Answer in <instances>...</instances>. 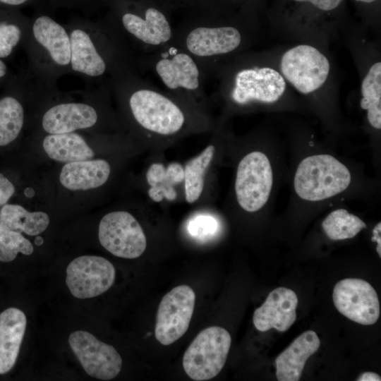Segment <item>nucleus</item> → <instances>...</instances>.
<instances>
[{
    "mask_svg": "<svg viewBox=\"0 0 381 381\" xmlns=\"http://www.w3.org/2000/svg\"><path fill=\"white\" fill-rule=\"evenodd\" d=\"M109 87L139 129L164 137L186 129L188 107L193 106L160 90L142 78L136 68L112 78Z\"/></svg>",
    "mask_w": 381,
    "mask_h": 381,
    "instance_id": "nucleus-1",
    "label": "nucleus"
},
{
    "mask_svg": "<svg viewBox=\"0 0 381 381\" xmlns=\"http://www.w3.org/2000/svg\"><path fill=\"white\" fill-rule=\"evenodd\" d=\"M65 27L71 41L70 73L88 86L109 85L114 76L137 68L134 55L110 23L74 22Z\"/></svg>",
    "mask_w": 381,
    "mask_h": 381,
    "instance_id": "nucleus-2",
    "label": "nucleus"
},
{
    "mask_svg": "<svg viewBox=\"0 0 381 381\" xmlns=\"http://www.w3.org/2000/svg\"><path fill=\"white\" fill-rule=\"evenodd\" d=\"M23 47L28 61L25 73L44 87L56 88L58 79L70 73L68 32L50 16L40 15L30 22Z\"/></svg>",
    "mask_w": 381,
    "mask_h": 381,
    "instance_id": "nucleus-3",
    "label": "nucleus"
},
{
    "mask_svg": "<svg viewBox=\"0 0 381 381\" xmlns=\"http://www.w3.org/2000/svg\"><path fill=\"white\" fill-rule=\"evenodd\" d=\"M137 69L150 70L166 91L195 107L206 101L205 84L207 78L197 61L172 42L155 51L135 58Z\"/></svg>",
    "mask_w": 381,
    "mask_h": 381,
    "instance_id": "nucleus-4",
    "label": "nucleus"
},
{
    "mask_svg": "<svg viewBox=\"0 0 381 381\" xmlns=\"http://www.w3.org/2000/svg\"><path fill=\"white\" fill-rule=\"evenodd\" d=\"M172 42L197 61L208 80L217 61L240 47L243 35L234 26L202 21L175 29Z\"/></svg>",
    "mask_w": 381,
    "mask_h": 381,
    "instance_id": "nucleus-5",
    "label": "nucleus"
},
{
    "mask_svg": "<svg viewBox=\"0 0 381 381\" xmlns=\"http://www.w3.org/2000/svg\"><path fill=\"white\" fill-rule=\"evenodd\" d=\"M135 56L155 52L170 44L174 28L166 14L154 6L143 13L125 11L118 21L109 23ZM140 54V55H141Z\"/></svg>",
    "mask_w": 381,
    "mask_h": 381,
    "instance_id": "nucleus-6",
    "label": "nucleus"
},
{
    "mask_svg": "<svg viewBox=\"0 0 381 381\" xmlns=\"http://www.w3.org/2000/svg\"><path fill=\"white\" fill-rule=\"evenodd\" d=\"M350 182V172L342 163L331 155H318L301 161L294 184L301 198L319 201L344 191Z\"/></svg>",
    "mask_w": 381,
    "mask_h": 381,
    "instance_id": "nucleus-7",
    "label": "nucleus"
},
{
    "mask_svg": "<svg viewBox=\"0 0 381 381\" xmlns=\"http://www.w3.org/2000/svg\"><path fill=\"white\" fill-rule=\"evenodd\" d=\"M229 332L218 326L200 332L186 350L183 367L188 376L195 381L216 377L223 368L231 347Z\"/></svg>",
    "mask_w": 381,
    "mask_h": 381,
    "instance_id": "nucleus-8",
    "label": "nucleus"
},
{
    "mask_svg": "<svg viewBox=\"0 0 381 381\" xmlns=\"http://www.w3.org/2000/svg\"><path fill=\"white\" fill-rule=\"evenodd\" d=\"M272 186V171L267 157L255 151L246 155L239 162L235 192L242 209L254 212L267 202Z\"/></svg>",
    "mask_w": 381,
    "mask_h": 381,
    "instance_id": "nucleus-9",
    "label": "nucleus"
},
{
    "mask_svg": "<svg viewBox=\"0 0 381 381\" xmlns=\"http://www.w3.org/2000/svg\"><path fill=\"white\" fill-rule=\"evenodd\" d=\"M100 244L112 255L126 259L140 257L145 250L147 239L138 220L126 211L106 214L98 228Z\"/></svg>",
    "mask_w": 381,
    "mask_h": 381,
    "instance_id": "nucleus-10",
    "label": "nucleus"
},
{
    "mask_svg": "<svg viewBox=\"0 0 381 381\" xmlns=\"http://www.w3.org/2000/svg\"><path fill=\"white\" fill-rule=\"evenodd\" d=\"M195 303V294L188 285L174 287L161 300L157 313L155 334L163 345H170L188 330Z\"/></svg>",
    "mask_w": 381,
    "mask_h": 381,
    "instance_id": "nucleus-11",
    "label": "nucleus"
},
{
    "mask_svg": "<svg viewBox=\"0 0 381 381\" xmlns=\"http://www.w3.org/2000/svg\"><path fill=\"white\" fill-rule=\"evenodd\" d=\"M281 69L284 76L299 92L308 94L318 90L326 81L329 63L316 48L301 44L283 55Z\"/></svg>",
    "mask_w": 381,
    "mask_h": 381,
    "instance_id": "nucleus-12",
    "label": "nucleus"
},
{
    "mask_svg": "<svg viewBox=\"0 0 381 381\" xmlns=\"http://www.w3.org/2000/svg\"><path fill=\"white\" fill-rule=\"evenodd\" d=\"M66 284L71 294L80 299L102 294L113 285L116 270L107 259L97 255H82L66 268Z\"/></svg>",
    "mask_w": 381,
    "mask_h": 381,
    "instance_id": "nucleus-13",
    "label": "nucleus"
},
{
    "mask_svg": "<svg viewBox=\"0 0 381 381\" xmlns=\"http://www.w3.org/2000/svg\"><path fill=\"white\" fill-rule=\"evenodd\" d=\"M332 298L337 310L355 322L371 325L380 317L377 294L363 279L346 278L339 281L334 287Z\"/></svg>",
    "mask_w": 381,
    "mask_h": 381,
    "instance_id": "nucleus-14",
    "label": "nucleus"
},
{
    "mask_svg": "<svg viewBox=\"0 0 381 381\" xmlns=\"http://www.w3.org/2000/svg\"><path fill=\"white\" fill-rule=\"evenodd\" d=\"M69 345L90 376L102 380L116 377L122 368V358L111 345L99 341L91 333L78 330L68 337Z\"/></svg>",
    "mask_w": 381,
    "mask_h": 381,
    "instance_id": "nucleus-15",
    "label": "nucleus"
},
{
    "mask_svg": "<svg viewBox=\"0 0 381 381\" xmlns=\"http://www.w3.org/2000/svg\"><path fill=\"white\" fill-rule=\"evenodd\" d=\"M286 83L277 71L268 68H245L237 71L230 87L229 96L241 105L253 101L274 102L283 95Z\"/></svg>",
    "mask_w": 381,
    "mask_h": 381,
    "instance_id": "nucleus-16",
    "label": "nucleus"
},
{
    "mask_svg": "<svg viewBox=\"0 0 381 381\" xmlns=\"http://www.w3.org/2000/svg\"><path fill=\"white\" fill-rule=\"evenodd\" d=\"M98 86H95L89 102L65 100L48 107L41 118L43 131L48 134L68 133L96 126L100 118L99 110L90 101Z\"/></svg>",
    "mask_w": 381,
    "mask_h": 381,
    "instance_id": "nucleus-17",
    "label": "nucleus"
},
{
    "mask_svg": "<svg viewBox=\"0 0 381 381\" xmlns=\"http://www.w3.org/2000/svg\"><path fill=\"white\" fill-rule=\"evenodd\" d=\"M298 299L296 294L286 287L272 290L265 301L253 313L255 328L266 332L274 328L279 332L287 331L296 320Z\"/></svg>",
    "mask_w": 381,
    "mask_h": 381,
    "instance_id": "nucleus-18",
    "label": "nucleus"
},
{
    "mask_svg": "<svg viewBox=\"0 0 381 381\" xmlns=\"http://www.w3.org/2000/svg\"><path fill=\"white\" fill-rule=\"evenodd\" d=\"M320 346V341L315 332L308 330L299 335L275 360L277 380H299L306 361Z\"/></svg>",
    "mask_w": 381,
    "mask_h": 381,
    "instance_id": "nucleus-19",
    "label": "nucleus"
},
{
    "mask_svg": "<svg viewBox=\"0 0 381 381\" xmlns=\"http://www.w3.org/2000/svg\"><path fill=\"white\" fill-rule=\"evenodd\" d=\"M25 313L9 308L0 314V374L8 373L16 363L25 334Z\"/></svg>",
    "mask_w": 381,
    "mask_h": 381,
    "instance_id": "nucleus-20",
    "label": "nucleus"
},
{
    "mask_svg": "<svg viewBox=\"0 0 381 381\" xmlns=\"http://www.w3.org/2000/svg\"><path fill=\"white\" fill-rule=\"evenodd\" d=\"M111 173V167L103 159H87L66 163L62 168L59 181L71 190H85L104 185Z\"/></svg>",
    "mask_w": 381,
    "mask_h": 381,
    "instance_id": "nucleus-21",
    "label": "nucleus"
},
{
    "mask_svg": "<svg viewBox=\"0 0 381 381\" xmlns=\"http://www.w3.org/2000/svg\"><path fill=\"white\" fill-rule=\"evenodd\" d=\"M47 156L60 162H73L92 159L95 153L84 138L75 132L48 134L42 141Z\"/></svg>",
    "mask_w": 381,
    "mask_h": 381,
    "instance_id": "nucleus-22",
    "label": "nucleus"
},
{
    "mask_svg": "<svg viewBox=\"0 0 381 381\" xmlns=\"http://www.w3.org/2000/svg\"><path fill=\"white\" fill-rule=\"evenodd\" d=\"M146 179L150 186L148 195L153 201L174 200L177 197L174 186L183 181L184 169L177 162L170 163L167 167L153 163L147 171Z\"/></svg>",
    "mask_w": 381,
    "mask_h": 381,
    "instance_id": "nucleus-23",
    "label": "nucleus"
},
{
    "mask_svg": "<svg viewBox=\"0 0 381 381\" xmlns=\"http://www.w3.org/2000/svg\"><path fill=\"white\" fill-rule=\"evenodd\" d=\"M0 223L10 230L37 236L48 227L49 217L44 212H29L21 205L7 204L1 210Z\"/></svg>",
    "mask_w": 381,
    "mask_h": 381,
    "instance_id": "nucleus-24",
    "label": "nucleus"
},
{
    "mask_svg": "<svg viewBox=\"0 0 381 381\" xmlns=\"http://www.w3.org/2000/svg\"><path fill=\"white\" fill-rule=\"evenodd\" d=\"M215 147H206L202 152L191 159L184 169V189L186 201L191 204L200 197L204 187V176L213 159Z\"/></svg>",
    "mask_w": 381,
    "mask_h": 381,
    "instance_id": "nucleus-25",
    "label": "nucleus"
},
{
    "mask_svg": "<svg viewBox=\"0 0 381 381\" xmlns=\"http://www.w3.org/2000/svg\"><path fill=\"white\" fill-rule=\"evenodd\" d=\"M361 107L368 111L370 125L381 128V63L373 64L361 84Z\"/></svg>",
    "mask_w": 381,
    "mask_h": 381,
    "instance_id": "nucleus-26",
    "label": "nucleus"
},
{
    "mask_svg": "<svg viewBox=\"0 0 381 381\" xmlns=\"http://www.w3.org/2000/svg\"><path fill=\"white\" fill-rule=\"evenodd\" d=\"M322 226L330 239L344 240L353 238L366 227V224L347 210L338 209L332 212L323 220Z\"/></svg>",
    "mask_w": 381,
    "mask_h": 381,
    "instance_id": "nucleus-27",
    "label": "nucleus"
},
{
    "mask_svg": "<svg viewBox=\"0 0 381 381\" xmlns=\"http://www.w3.org/2000/svg\"><path fill=\"white\" fill-rule=\"evenodd\" d=\"M30 22L0 19V59L9 58L19 46H23Z\"/></svg>",
    "mask_w": 381,
    "mask_h": 381,
    "instance_id": "nucleus-28",
    "label": "nucleus"
},
{
    "mask_svg": "<svg viewBox=\"0 0 381 381\" xmlns=\"http://www.w3.org/2000/svg\"><path fill=\"white\" fill-rule=\"evenodd\" d=\"M33 251L32 244L20 232L10 230L0 223V262H8L19 253L29 255Z\"/></svg>",
    "mask_w": 381,
    "mask_h": 381,
    "instance_id": "nucleus-29",
    "label": "nucleus"
},
{
    "mask_svg": "<svg viewBox=\"0 0 381 381\" xmlns=\"http://www.w3.org/2000/svg\"><path fill=\"white\" fill-rule=\"evenodd\" d=\"M217 228L216 220L207 215H199L190 221L188 231L193 236L199 238L212 235Z\"/></svg>",
    "mask_w": 381,
    "mask_h": 381,
    "instance_id": "nucleus-30",
    "label": "nucleus"
},
{
    "mask_svg": "<svg viewBox=\"0 0 381 381\" xmlns=\"http://www.w3.org/2000/svg\"><path fill=\"white\" fill-rule=\"evenodd\" d=\"M14 192L13 184L0 173V205L6 204Z\"/></svg>",
    "mask_w": 381,
    "mask_h": 381,
    "instance_id": "nucleus-31",
    "label": "nucleus"
},
{
    "mask_svg": "<svg viewBox=\"0 0 381 381\" xmlns=\"http://www.w3.org/2000/svg\"><path fill=\"white\" fill-rule=\"evenodd\" d=\"M296 1H308L317 8L323 11H330L337 8L343 0H295Z\"/></svg>",
    "mask_w": 381,
    "mask_h": 381,
    "instance_id": "nucleus-32",
    "label": "nucleus"
},
{
    "mask_svg": "<svg viewBox=\"0 0 381 381\" xmlns=\"http://www.w3.org/2000/svg\"><path fill=\"white\" fill-rule=\"evenodd\" d=\"M13 78L6 62L0 59V86L4 87Z\"/></svg>",
    "mask_w": 381,
    "mask_h": 381,
    "instance_id": "nucleus-33",
    "label": "nucleus"
},
{
    "mask_svg": "<svg viewBox=\"0 0 381 381\" xmlns=\"http://www.w3.org/2000/svg\"><path fill=\"white\" fill-rule=\"evenodd\" d=\"M381 223L379 222L373 229V237L371 238V240L373 241H376L377 245V253H378L379 256L381 257Z\"/></svg>",
    "mask_w": 381,
    "mask_h": 381,
    "instance_id": "nucleus-34",
    "label": "nucleus"
},
{
    "mask_svg": "<svg viewBox=\"0 0 381 381\" xmlns=\"http://www.w3.org/2000/svg\"><path fill=\"white\" fill-rule=\"evenodd\" d=\"M357 381H380V376L373 372H365L356 380Z\"/></svg>",
    "mask_w": 381,
    "mask_h": 381,
    "instance_id": "nucleus-35",
    "label": "nucleus"
},
{
    "mask_svg": "<svg viewBox=\"0 0 381 381\" xmlns=\"http://www.w3.org/2000/svg\"><path fill=\"white\" fill-rule=\"evenodd\" d=\"M28 0H0V3L9 6H19L26 3Z\"/></svg>",
    "mask_w": 381,
    "mask_h": 381,
    "instance_id": "nucleus-36",
    "label": "nucleus"
},
{
    "mask_svg": "<svg viewBox=\"0 0 381 381\" xmlns=\"http://www.w3.org/2000/svg\"><path fill=\"white\" fill-rule=\"evenodd\" d=\"M35 243L37 245V246H40L43 243V238L41 237V236H37L35 239Z\"/></svg>",
    "mask_w": 381,
    "mask_h": 381,
    "instance_id": "nucleus-37",
    "label": "nucleus"
},
{
    "mask_svg": "<svg viewBox=\"0 0 381 381\" xmlns=\"http://www.w3.org/2000/svg\"><path fill=\"white\" fill-rule=\"evenodd\" d=\"M356 1L365 2V3H371V2H373V1H375L376 0H356Z\"/></svg>",
    "mask_w": 381,
    "mask_h": 381,
    "instance_id": "nucleus-38",
    "label": "nucleus"
}]
</instances>
